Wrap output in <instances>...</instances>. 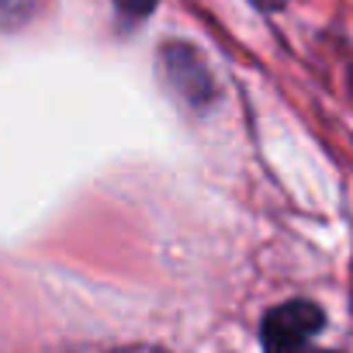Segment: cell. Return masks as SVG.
Instances as JSON below:
<instances>
[{
	"label": "cell",
	"mask_w": 353,
	"mask_h": 353,
	"mask_svg": "<svg viewBox=\"0 0 353 353\" xmlns=\"http://www.w3.org/2000/svg\"><path fill=\"white\" fill-rule=\"evenodd\" d=\"M159 77L163 83L181 97L188 108H208L219 97V83L205 56L188 42H166L159 49Z\"/></svg>",
	"instance_id": "6da1fadb"
},
{
	"label": "cell",
	"mask_w": 353,
	"mask_h": 353,
	"mask_svg": "<svg viewBox=\"0 0 353 353\" xmlns=\"http://www.w3.org/2000/svg\"><path fill=\"white\" fill-rule=\"evenodd\" d=\"M111 353H163L156 346H121V350H111Z\"/></svg>",
	"instance_id": "5b68a950"
},
{
	"label": "cell",
	"mask_w": 353,
	"mask_h": 353,
	"mask_svg": "<svg viewBox=\"0 0 353 353\" xmlns=\"http://www.w3.org/2000/svg\"><path fill=\"white\" fill-rule=\"evenodd\" d=\"M114 8H118L125 18H145V14H152L156 0H114Z\"/></svg>",
	"instance_id": "277c9868"
},
{
	"label": "cell",
	"mask_w": 353,
	"mask_h": 353,
	"mask_svg": "<svg viewBox=\"0 0 353 353\" xmlns=\"http://www.w3.org/2000/svg\"><path fill=\"white\" fill-rule=\"evenodd\" d=\"M315 353H332V350H319V346H315Z\"/></svg>",
	"instance_id": "52a82bcc"
},
{
	"label": "cell",
	"mask_w": 353,
	"mask_h": 353,
	"mask_svg": "<svg viewBox=\"0 0 353 353\" xmlns=\"http://www.w3.org/2000/svg\"><path fill=\"white\" fill-rule=\"evenodd\" d=\"M32 0H0V32H14L28 21Z\"/></svg>",
	"instance_id": "3957f363"
},
{
	"label": "cell",
	"mask_w": 353,
	"mask_h": 353,
	"mask_svg": "<svg viewBox=\"0 0 353 353\" xmlns=\"http://www.w3.org/2000/svg\"><path fill=\"white\" fill-rule=\"evenodd\" d=\"M325 325V315L312 301H284L263 315L260 343L263 353H315L312 339Z\"/></svg>",
	"instance_id": "7a4b0ae2"
},
{
	"label": "cell",
	"mask_w": 353,
	"mask_h": 353,
	"mask_svg": "<svg viewBox=\"0 0 353 353\" xmlns=\"http://www.w3.org/2000/svg\"><path fill=\"white\" fill-rule=\"evenodd\" d=\"M253 4H256V8H267V11H274V8H281V4H284V0H253Z\"/></svg>",
	"instance_id": "8992f818"
}]
</instances>
